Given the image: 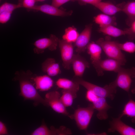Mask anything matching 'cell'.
<instances>
[{
    "label": "cell",
    "mask_w": 135,
    "mask_h": 135,
    "mask_svg": "<svg viewBox=\"0 0 135 135\" xmlns=\"http://www.w3.org/2000/svg\"><path fill=\"white\" fill-rule=\"evenodd\" d=\"M24 76H24L18 75L17 77L19 83L20 95L25 100L33 101L35 104H41L44 106H48L45 99L39 94L31 80Z\"/></svg>",
    "instance_id": "obj_1"
},
{
    "label": "cell",
    "mask_w": 135,
    "mask_h": 135,
    "mask_svg": "<svg viewBox=\"0 0 135 135\" xmlns=\"http://www.w3.org/2000/svg\"><path fill=\"white\" fill-rule=\"evenodd\" d=\"M73 80L84 87L87 90L92 91L98 97L107 98L112 100L116 92L117 87L113 82L102 87L85 81L80 78L76 77Z\"/></svg>",
    "instance_id": "obj_2"
},
{
    "label": "cell",
    "mask_w": 135,
    "mask_h": 135,
    "mask_svg": "<svg viewBox=\"0 0 135 135\" xmlns=\"http://www.w3.org/2000/svg\"><path fill=\"white\" fill-rule=\"evenodd\" d=\"M96 43L101 46L108 58L118 60L124 65L126 62L125 56L117 44L116 41L112 40L110 37L107 36L104 38H99Z\"/></svg>",
    "instance_id": "obj_3"
},
{
    "label": "cell",
    "mask_w": 135,
    "mask_h": 135,
    "mask_svg": "<svg viewBox=\"0 0 135 135\" xmlns=\"http://www.w3.org/2000/svg\"><path fill=\"white\" fill-rule=\"evenodd\" d=\"M95 109L92 104L86 108L79 107L69 117L74 120L80 130H87L94 113Z\"/></svg>",
    "instance_id": "obj_4"
},
{
    "label": "cell",
    "mask_w": 135,
    "mask_h": 135,
    "mask_svg": "<svg viewBox=\"0 0 135 135\" xmlns=\"http://www.w3.org/2000/svg\"><path fill=\"white\" fill-rule=\"evenodd\" d=\"M116 78L113 82L118 87L128 92L132 82V78H135V68H125L122 67L117 72Z\"/></svg>",
    "instance_id": "obj_5"
},
{
    "label": "cell",
    "mask_w": 135,
    "mask_h": 135,
    "mask_svg": "<svg viewBox=\"0 0 135 135\" xmlns=\"http://www.w3.org/2000/svg\"><path fill=\"white\" fill-rule=\"evenodd\" d=\"M92 63L99 76H102L105 71L117 72L121 66L124 65L118 60L109 58L104 60L101 59Z\"/></svg>",
    "instance_id": "obj_6"
},
{
    "label": "cell",
    "mask_w": 135,
    "mask_h": 135,
    "mask_svg": "<svg viewBox=\"0 0 135 135\" xmlns=\"http://www.w3.org/2000/svg\"><path fill=\"white\" fill-rule=\"evenodd\" d=\"M58 45L62 66L66 69L70 70L74 54L72 43L68 42L62 39H59Z\"/></svg>",
    "instance_id": "obj_7"
},
{
    "label": "cell",
    "mask_w": 135,
    "mask_h": 135,
    "mask_svg": "<svg viewBox=\"0 0 135 135\" xmlns=\"http://www.w3.org/2000/svg\"><path fill=\"white\" fill-rule=\"evenodd\" d=\"M59 39L54 35L51 34L49 38H42L36 40L34 43V53H43L45 50L48 49L51 51L56 50L58 45Z\"/></svg>",
    "instance_id": "obj_8"
},
{
    "label": "cell",
    "mask_w": 135,
    "mask_h": 135,
    "mask_svg": "<svg viewBox=\"0 0 135 135\" xmlns=\"http://www.w3.org/2000/svg\"><path fill=\"white\" fill-rule=\"evenodd\" d=\"M60 95L58 91L50 92L45 95L44 99L48 106L56 112L68 116L70 114L60 99Z\"/></svg>",
    "instance_id": "obj_9"
},
{
    "label": "cell",
    "mask_w": 135,
    "mask_h": 135,
    "mask_svg": "<svg viewBox=\"0 0 135 135\" xmlns=\"http://www.w3.org/2000/svg\"><path fill=\"white\" fill-rule=\"evenodd\" d=\"M120 116L113 118L109 122L110 127L108 132H117L122 135H135V129L126 124L121 120Z\"/></svg>",
    "instance_id": "obj_10"
},
{
    "label": "cell",
    "mask_w": 135,
    "mask_h": 135,
    "mask_svg": "<svg viewBox=\"0 0 135 135\" xmlns=\"http://www.w3.org/2000/svg\"><path fill=\"white\" fill-rule=\"evenodd\" d=\"M92 28V24L86 25L74 43V45L76 48V51L78 53L83 52L87 49L90 42Z\"/></svg>",
    "instance_id": "obj_11"
},
{
    "label": "cell",
    "mask_w": 135,
    "mask_h": 135,
    "mask_svg": "<svg viewBox=\"0 0 135 135\" xmlns=\"http://www.w3.org/2000/svg\"><path fill=\"white\" fill-rule=\"evenodd\" d=\"M30 9L40 11L50 15L62 17L70 16L73 12L72 10L67 11L63 9L59 8L52 4H48L35 5Z\"/></svg>",
    "instance_id": "obj_12"
},
{
    "label": "cell",
    "mask_w": 135,
    "mask_h": 135,
    "mask_svg": "<svg viewBox=\"0 0 135 135\" xmlns=\"http://www.w3.org/2000/svg\"><path fill=\"white\" fill-rule=\"evenodd\" d=\"M71 65L75 76L79 78L82 77L86 68L90 67L89 63L78 53L74 54Z\"/></svg>",
    "instance_id": "obj_13"
},
{
    "label": "cell",
    "mask_w": 135,
    "mask_h": 135,
    "mask_svg": "<svg viewBox=\"0 0 135 135\" xmlns=\"http://www.w3.org/2000/svg\"><path fill=\"white\" fill-rule=\"evenodd\" d=\"M92 104L95 110L98 112L96 116L98 119L105 120L108 118L107 112L112 107L108 104L106 98L98 97Z\"/></svg>",
    "instance_id": "obj_14"
},
{
    "label": "cell",
    "mask_w": 135,
    "mask_h": 135,
    "mask_svg": "<svg viewBox=\"0 0 135 135\" xmlns=\"http://www.w3.org/2000/svg\"><path fill=\"white\" fill-rule=\"evenodd\" d=\"M127 16V25L130 26L135 20V1L124 2L116 5Z\"/></svg>",
    "instance_id": "obj_15"
},
{
    "label": "cell",
    "mask_w": 135,
    "mask_h": 135,
    "mask_svg": "<svg viewBox=\"0 0 135 135\" xmlns=\"http://www.w3.org/2000/svg\"><path fill=\"white\" fill-rule=\"evenodd\" d=\"M31 78L34 82L36 89L40 91L48 90L54 84L52 79L47 75L37 76Z\"/></svg>",
    "instance_id": "obj_16"
},
{
    "label": "cell",
    "mask_w": 135,
    "mask_h": 135,
    "mask_svg": "<svg viewBox=\"0 0 135 135\" xmlns=\"http://www.w3.org/2000/svg\"><path fill=\"white\" fill-rule=\"evenodd\" d=\"M42 69L43 72L50 77L57 76L61 72L59 64L52 58H48L43 62Z\"/></svg>",
    "instance_id": "obj_17"
},
{
    "label": "cell",
    "mask_w": 135,
    "mask_h": 135,
    "mask_svg": "<svg viewBox=\"0 0 135 135\" xmlns=\"http://www.w3.org/2000/svg\"><path fill=\"white\" fill-rule=\"evenodd\" d=\"M93 6L105 14L108 15H113L121 11L120 9L116 5L110 2L101 1Z\"/></svg>",
    "instance_id": "obj_18"
},
{
    "label": "cell",
    "mask_w": 135,
    "mask_h": 135,
    "mask_svg": "<svg viewBox=\"0 0 135 135\" xmlns=\"http://www.w3.org/2000/svg\"><path fill=\"white\" fill-rule=\"evenodd\" d=\"M57 86L62 90L73 91L77 92L79 90L78 83L74 80L64 78L58 79L56 82Z\"/></svg>",
    "instance_id": "obj_19"
},
{
    "label": "cell",
    "mask_w": 135,
    "mask_h": 135,
    "mask_svg": "<svg viewBox=\"0 0 135 135\" xmlns=\"http://www.w3.org/2000/svg\"><path fill=\"white\" fill-rule=\"evenodd\" d=\"M87 52L90 55L92 62L98 61L101 59L102 49L96 43L90 42L87 47Z\"/></svg>",
    "instance_id": "obj_20"
},
{
    "label": "cell",
    "mask_w": 135,
    "mask_h": 135,
    "mask_svg": "<svg viewBox=\"0 0 135 135\" xmlns=\"http://www.w3.org/2000/svg\"><path fill=\"white\" fill-rule=\"evenodd\" d=\"M98 31L104 34L114 37H117L126 35L125 32L115 27L114 26L109 25L99 26Z\"/></svg>",
    "instance_id": "obj_21"
},
{
    "label": "cell",
    "mask_w": 135,
    "mask_h": 135,
    "mask_svg": "<svg viewBox=\"0 0 135 135\" xmlns=\"http://www.w3.org/2000/svg\"><path fill=\"white\" fill-rule=\"evenodd\" d=\"M94 21L99 25V26L112 25H116V17L111 16L104 14H100L94 17Z\"/></svg>",
    "instance_id": "obj_22"
},
{
    "label": "cell",
    "mask_w": 135,
    "mask_h": 135,
    "mask_svg": "<svg viewBox=\"0 0 135 135\" xmlns=\"http://www.w3.org/2000/svg\"><path fill=\"white\" fill-rule=\"evenodd\" d=\"M125 115L130 117L132 122L135 123V102L131 99L125 104L122 112L119 116L122 118Z\"/></svg>",
    "instance_id": "obj_23"
},
{
    "label": "cell",
    "mask_w": 135,
    "mask_h": 135,
    "mask_svg": "<svg viewBox=\"0 0 135 135\" xmlns=\"http://www.w3.org/2000/svg\"><path fill=\"white\" fill-rule=\"evenodd\" d=\"M61 100L64 106L68 107L72 104L74 100L77 97V92L72 90H62Z\"/></svg>",
    "instance_id": "obj_24"
},
{
    "label": "cell",
    "mask_w": 135,
    "mask_h": 135,
    "mask_svg": "<svg viewBox=\"0 0 135 135\" xmlns=\"http://www.w3.org/2000/svg\"><path fill=\"white\" fill-rule=\"evenodd\" d=\"M79 34L76 28L74 26L69 27L65 29L62 39L68 42L74 43Z\"/></svg>",
    "instance_id": "obj_25"
},
{
    "label": "cell",
    "mask_w": 135,
    "mask_h": 135,
    "mask_svg": "<svg viewBox=\"0 0 135 135\" xmlns=\"http://www.w3.org/2000/svg\"><path fill=\"white\" fill-rule=\"evenodd\" d=\"M31 135H54V132L51 128L49 129L44 123L35 130Z\"/></svg>",
    "instance_id": "obj_26"
},
{
    "label": "cell",
    "mask_w": 135,
    "mask_h": 135,
    "mask_svg": "<svg viewBox=\"0 0 135 135\" xmlns=\"http://www.w3.org/2000/svg\"><path fill=\"white\" fill-rule=\"evenodd\" d=\"M119 48L121 50L129 53L135 52V44L131 41L126 42L120 43L116 42Z\"/></svg>",
    "instance_id": "obj_27"
},
{
    "label": "cell",
    "mask_w": 135,
    "mask_h": 135,
    "mask_svg": "<svg viewBox=\"0 0 135 135\" xmlns=\"http://www.w3.org/2000/svg\"><path fill=\"white\" fill-rule=\"evenodd\" d=\"M21 7L20 5L18 3L14 4L5 2L2 4L0 7V13L3 12L12 13L14 10Z\"/></svg>",
    "instance_id": "obj_28"
},
{
    "label": "cell",
    "mask_w": 135,
    "mask_h": 135,
    "mask_svg": "<svg viewBox=\"0 0 135 135\" xmlns=\"http://www.w3.org/2000/svg\"><path fill=\"white\" fill-rule=\"evenodd\" d=\"M129 27L125 28L124 30L125 32L126 35L127 36L129 40L132 41L135 39V20Z\"/></svg>",
    "instance_id": "obj_29"
},
{
    "label": "cell",
    "mask_w": 135,
    "mask_h": 135,
    "mask_svg": "<svg viewBox=\"0 0 135 135\" xmlns=\"http://www.w3.org/2000/svg\"><path fill=\"white\" fill-rule=\"evenodd\" d=\"M36 0H19V4L21 7L30 9L35 5Z\"/></svg>",
    "instance_id": "obj_30"
},
{
    "label": "cell",
    "mask_w": 135,
    "mask_h": 135,
    "mask_svg": "<svg viewBox=\"0 0 135 135\" xmlns=\"http://www.w3.org/2000/svg\"><path fill=\"white\" fill-rule=\"evenodd\" d=\"M12 12H3L0 13V22L2 24L6 23L10 19Z\"/></svg>",
    "instance_id": "obj_31"
},
{
    "label": "cell",
    "mask_w": 135,
    "mask_h": 135,
    "mask_svg": "<svg viewBox=\"0 0 135 135\" xmlns=\"http://www.w3.org/2000/svg\"><path fill=\"white\" fill-rule=\"evenodd\" d=\"M92 91L88 90L86 94V98L89 102L92 103L94 102L98 98Z\"/></svg>",
    "instance_id": "obj_32"
},
{
    "label": "cell",
    "mask_w": 135,
    "mask_h": 135,
    "mask_svg": "<svg viewBox=\"0 0 135 135\" xmlns=\"http://www.w3.org/2000/svg\"><path fill=\"white\" fill-rule=\"evenodd\" d=\"M102 0H72V2H77L79 4L81 5H85L87 4L92 5L101 1Z\"/></svg>",
    "instance_id": "obj_33"
},
{
    "label": "cell",
    "mask_w": 135,
    "mask_h": 135,
    "mask_svg": "<svg viewBox=\"0 0 135 135\" xmlns=\"http://www.w3.org/2000/svg\"><path fill=\"white\" fill-rule=\"evenodd\" d=\"M72 0H52V5L58 8L64 4Z\"/></svg>",
    "instance_id": "obj_34"
},
{
    "label": "cell",
    "mask_w": 135,
    "mask_h": 135,
    "mask_svg": "<svg viewBox=\"0 0 135 135\" xmlns=\"http://www.w3.org/2000/svg\"><path fill=\"white\" fill-rule=\"evenodd\" d=\"M8 134L7 128L5 124L2 121H0V135H4Z\"/></svg>",
    "instance_id": "obj_35"
},
{
    "label": "cell",
    "mask_w": 135,
    "mask_h": 135,
    "mask_svg": "<svg viewBox=\"0 0 135 135\" xmlns=\"http://www.w3.org/2000/svg\"><path fill=\"white\" fill-rule=\"evenodd\" d=\"M131 92L133 94H135V87L132 90Z\"/></svg>",
    "instance_id": "obj_36"
},
{
    "label": "cell",
    "mask_w": 135,
    "mask_h": 135,
    "mask_svg": "<svg viewBox=\"0 0 135 135\" xmlns=\"http://www.w3.org/2000/svg\"><path fill=\"white\" fill-rule=\"evenodd\" d=\"M46 0H36V2H42L45 1Z\"/></svg>",
    "instance_id": "obj_37"
},
{
    "label": "cell",
    "mask_w": 135,
    "mask_h": 135,
    "mask_svg": "<svg viewBox=\"0 0 135 135\" xmlns=\"http://www.w3.org/2000/svg\"><path fill=\"white\" fill-rule=\"evenodd\" d=\"M1 0H0V1H1Z\"/></svg>",
    "instance_id": "obj_38"
}]
</instances>
